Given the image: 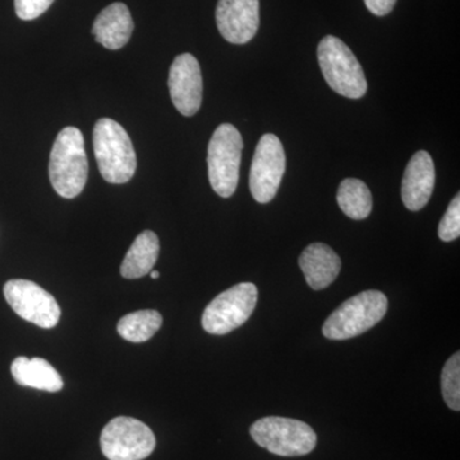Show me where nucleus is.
<instances>
[{
	"mask_svg": "<svg viewBox=\"0 0 460 460\" xmlns=\"http://www.w3.org/2000/svg\"><path fill=\"white\" fill-rule=\"evenodd\" d=\"M89 174L83 133L66 127L57 136L51 148L49 177L53 189L65 199H75L83 192Z\"/></svg>",
	"mask_w": 460,
	"mask_h": 460,
	"instance_id": "obj_1",
	"label": "nucleus"
},
{
	"mask_svg": "<svg viewBox=\"0 0 460 460\" xmlns=\"http://www.w3.org/2000/svg\"><path fill=\"white\" fill-rule=\"evenodd\" d=\"M93 151L100 174L108 183L123 184L132 180L137 157L131 138L119 123L102 118L93 128Z\"/></svg>",
	"mask_w": 460,
	"mask_h": 460,
	"instance_id": "obj_2",
	"label": "nucleus"
},
{
	"mask_svg": "<svg viewBox=\"0 0 460 460\" xmlns=\"http://www.w3.org/2000/svg\"><path fill=\"white\" fill-rule=\"evenodd\" d=\"M387 311V298L378 290H366L345 301L323 325V337L332 341L356 338L377 325Z\"/></svg>",
	"mask_w": 460,
	"mask_h": 460,
	"instance_id": "obj_3",
	"label": "nucleus"
},
{
	"mask_svg": "<svg viewBox=\"0 0 460 460\" xmlns=\"http://www.w3.org/2000/svg\"><path fill=\"white\" fill-rule=\"evenodd\" d=\"M317 58L326 83L339 95L361 99L367 93V81L353 51L335 36H325L317 48Z\"/></svg>",
	"mask_w": 460,
	"mask_h": 460,
	"instance_id": "obj_4",
	"label": "nucleus"
},
{
	"mask_svg": "<svg viewBox=\"0 0 460 460\" xmlns=\"http://www.w3.org/2000/svg\"><path fill=\"white\" fill-rule=\"evenodd\" d=\"M243 140L233 124H220L208 142V181L220 198L234 195L239 181Z\"/></svg>",
	"mask_w": 460,
	"mask_h": 460,
	"instance_id": "obj_5",
	"label": "nucleus"
},
{
	"mask_svg": "<svg viewBox=\"0 0 460 460\" xmlns=\"http://www.w3.org/2000/svg\"><path fill=\"white\" fill-rule=\"evenodd\" d=\"M257 445L280 456H302L313 452L317 435L310 425L286 417H265L250 429Z\"/></svg>",
	"mask_w": 460,
	"mask_h": 460,
	"instance_id": "obj_6",
	"label": "nucleus"
},
{
	"mask_svg": "<svg viewBox=\"0 0 460 460\" xmlns=\"http://www.w3.org/2000/svg\"><path fill=\"white\" fill-rule=\"evenodd\" d=\"M259 290L252 283H241L215 296L202 314V328L208 334L226 335L243 325L255 311Z\"/></svg>",
	"mask_w": 460,
	"mask_h": 460,
	"instance_id": "obj_7",
	"label": "nucleus"
},
{
	"mask_svg": "<svg viewBox=\"0 0 460 460\" xmlns=\"http://www.w3.org/2000/svg\"><path fill=\"white\" fill-rule=\"evenodd\" d=\"M100 447L109 460H144L155 449L156 438L141 420L117 417L102 429Z\"/></svg>",
	"mask_w": 460,
	"mask_h": 460,
	"instance_id": "obj_8",
	"label": "nucleus"
},
{
	"mask_svg": "<svg viewBox=\"0 0 460 460\" xmlns=\"http://www.w3.org/2000/svg\"><path fill=\"white\" fill-rule=\"evenodd\" d=\"M286 172V154L279 138L266 133L257 144L250 172V190L259 204H268L279 190Z\"/></svg>",
	"mask_w": 460,
	"mask_h": 460,
	"instance_id": "obj_9",
	"label": "nucleus"
},
{
	"mask_svg": "<svg viewBox=\"0 0 460 460\" xmlns=\"http://www.w3.org/2000/svg\"><path fill=\"white\" fill-rule=\"evenodd\" d=\"M4 296L12 310L29 323L51 329L60 320V307L50 293L33 281L9 280L4 286Z\"/></svg>",
	"mask_w": 460,
	"mask_h": 460,
	"instance_id": "obj_10",
	"label": "nucleus"
},
{
	"mask_svg": "<svg viewBox=\"0 0 460 460\" xmlns=\"http://www.w3.org/2000/svg\"><path fill=\"white\" fill-rule=\"evenodd\" d=\"M172 104L184 117H192L202 104V75L198 59L184 53L175 58L168 80Z\"/></svg>",
	"mask_w": 460,
	"mask_h": 460,
	"instance_id": "obj_11",
	"label": "nucleus"
},
{
	"mask_svg": "<svg viewBox=\"0 0 460 460\" xmlns=\"http://www.w3.org/2000/svg\"><path fill=\"white\" fill-rule=\"evenodd\" d=\"M217 25L226 41L247 44L255 38L260 25L259 0H219Z\"/></svg>",
	"mask_w": 460,
	"mask_h": 460,
	"instance_id": "obj_12",
	"label": "nucleus"
},
{
	"mask_svg": "<svg viewBox=\"0 0 460 460\" xmlns=\"http://www.w3.org/2000/svg\"><path fill=\"white\" fill-rule=\"evenodd\" d=\"M434 160L428 151L414 154L405 168L402 181V199L411 211H420L429 204L435 187Z\"/></svg>",
	"mask_w": 460,
	"mask_h": 460,
	"instance_id": "obj_13",
	"label": "nucleus"
},
{
	"mask_svg": "<svg viewBox=\"0 0 460 460\" xmlns=\"http://www.w3.org/2000/svg\"><path fill=\"white\" fill-rule=\"evenodd\" d=\"M135 23L123 3H113L100 12L93 26L95 40L109 50L123 48L131 39Z\"/></svg>",
	"mask_w": 460,
	"mask_h": 460,
	"instance_id": "obj_14",
	"label": "nucleus"
},
{
	"mask_svg": "<svg viewBox=\"0 0 460 460\" xmlns=\"http://www.w3.org/2000/svg\"><path fill=\"white\" fill-rule=\"evenodd\" d=\"M299 268L308 286L314 290H321L337 279L341 261L332 248L323 243H313L299 257Z\"/></svg>",
	"mask_w": 460,
	"mask_h": 460,
	"instance_id": "obj_15",
	"label": "nucleus"
},
{
	"mask_svg": "<svg viewBox=\"0 0 460 460\" xmlns=\"http://www.w3.org/2000/svg\"><path fill=\"white\" fill-rule=\"evenodd\" d=\"M12 376L18 385L57 393L63 389V378L59 372L45 359L17 357L11 366Z\"/></svg>",
	"mask_w": 460,
	"mask_h": 460,
	"instance_id": "obj_16",
	"label": "nucleus"
},
{
	"mask_svg": "<svg viewBox=\"0 0 460 460\" xmlns=\"http://www.w3.org/2000/svg\"><path fill=\"white\" fill-rule=\"evenodd\" d=\"M160 243L155 233L145 230L133 242L131 248L124 257L120 274L126 279H140L153 271L159 259Z\"/></svg>",
	"mask_w": 460,
	"mask_h": 460,
	"instance_id": "obj_17",
	"label": "nucleus"
},
{
	"mask_svg": "<svg viewBox=\"0 0 460 460\" xmlns=\"http://www.w3.org/2000/svg\"><path fill=\"white\" fill-rule=\"evenodd\" d=\"M337 201L339 208L350 219H366L372 211L370 190L366 183L356 178H348L341 181L338 189Z\"/></svg>",
	"mask_w": 460,
	"mask_h": 460,
	"instance_id": "obj_18",
	"label": "nucleus"
},
{
	"mask_svg": "<svg viewBox=\"0 0 460 460\" xmlns=\"http://www.w3.org/2000/svg\"><path fill=\"white\" fill-rule=\"evenodd\" d=\"M162 314L155 310H142L126 314L118 323V334L132 343H144L159 332Z\"/></svg>",
	"mask_w": 460,
	"mask_h": 460,
	"instance_id": "obj_19",
	"label": "nucleus"
},
{
	"mask_svg": "<svg viewBox=\"0 0 460 460\" xmlns=\"http://www.w3.org/2000/svg\"><path fill=\"white\" fill-rule=\"evenodd\" d=\"M441 392L450 410L460 411V353L456 352L445 363L441 372Z\"/></svg>",
	"mask_w": 460,
	"mask_h": 460,
	"instance_id": "obj_20",
	"label": "nucleus"
},
{
	"mask_svg": "<svg viewBox=\"0 0 460 460\" xmlns=\"http://www.w3.org/2000/svg\"><path fill=\"white\" fill-rule=\"evenodd\" d=\"M460 235V196L456 195L450 202L447 213L438 224V237L444 242H452Z\"/></svg>",
	"mask_w": 460,
	"mask_h": 460,
	"instance_id": "obj_21",
	"label": "nucleus"
},
{
	"mask_svg": "<svg viewBox=\"0 0 460 460\" xmlns=\"http://www.w3.org/2000/svg\"><path fill=\"white\" fill-rule=\"evenodd\" d=\"M54 0H14L17 16L23 21L36 20L49 9Z\"/></svg>",
	"mask_w": 460,
	"mask_h": 460,
	"instance_id": "obj_22",
	"label": "nucleus"
},
{
	"mask_svg": "<svg viewBox=\"0 0 460 460\" xmlns=\"http://www.w3.org/2000/svg\"><path fill=\"white\" fill-rule=\"evenodd\" d=\"M365 4L372 14L383 17L394 9L396 0H365Z\"/></svg>",
	"mask_w": 460,
	"mask_h": 460,
	"instance_id": "obj_23",
	"label": "nucleus"
},
{
	"mask_svg": "<svg viewBox=\"0 0 460 460\" xmlns=\"http://www.w3.org/2000/svg\"><path fill=\"white\" fill-rule=\"evenodd\" d=\"M151 272V279H157L160 277L159 271H150Z\"/></svg>",
	"mask_w": 460,
	"mask_h": 460,
	"instance_id": "obj_24",
	"label": "nucleus"
}]
</instances>
